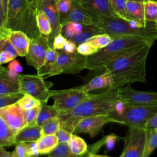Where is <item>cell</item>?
I'll return each mask as SVG.
<instances>
[{
    "label": "cell",
    "instance_id": "be15d7a7",
    "mask_svg": "<svg viewBox=\"0 0 157 157\" xmlns=\"http://www.w3.org/2000/svg\"><path fill=\"white\" fill-rule=\"evenodd\" d=\"M88 153H89V152H88H88H87L85 155H83V156H82V157H86V156L88 155Z\"/></svg>",
    "mask_w": 157,
    "mask_h": 157
},
{
    "label": "cell",
    "instance_id": "83f0119b",
    "mask_svg": "<svg viewBox=\"0 0 157 157\" xmlns=\"http://www.w3.org/2000/svg\"><path fill=\"white\" fill-rule=\"evenodd\" d=\"M36 23L40 34L49 36L52 33L51 21L47 15L41 10H37L36 13Z\"/></svg>",
    "mask_w": 157,
    "mask_h": 157
},
{
    "label": "cell",
    "instance_id": "836d02e7",
    "mask_svg": "<svg viewBox=\"0 0 157 157\" xmlns=\"http://www.w3.org/2000/svg\"><path fill=\"white\" fill-rule=\"evenodd\" d=\"M113 10L117 16L127 21H131L126 12V0H110Z\"/></svg>",
    "mask_w": 157,
    "mask_h": 157
},
{
    "label": "cell",
    "instance_id": "7dc6e473",
    "mask_svg": "<svg viewBox=\"0 0 157 157\" xmlns=\"http://www.w3.org/2000/svg\"><path fill=\"white\" fill-rule=\"evenodd\" d=\"M120 137L118 136H117V135L113 134H110V135H107L105 136V146L107 147V148L109 150H112L114 148L115 144L116 143V141L117 140V139H118Z\"/></svg>",
    "mask_w": 157,
    "mask_h": 157
},
{
    "label": "cell",
    "instance_id": "5b68a950",
    "mask_svg": "<svg viewBox=\"0 0 157 157\" xmlns=\"http://www.w3.org/2000/svg\"><path fill=\"white\" fill-rule=\"evenodd\" d=\"M37 10L26 0H9L8 11L5 24L11 30L21 31L31 39L40 33L36 23Z\"/></svg>",
    "mask_w": 157,
    "mask_h": 157
},
{
    "label": "cell",
    "instance_id": "d590c367",
    "mask_svg": "<svg viewBox=\"0 0 157 157\" xmlns=\"http://www.w3.org/2000/svg\"><path fill=\"white\" fill-rule=\"evenodd\" d=\"M41 105L36 106L31 109L25 110V118L26 121V126H35L37 124L38 115L40 112Z\"/></svg>",
    "mask_w": 157,
    "mask_h": 157
},
{
    "label": "cell",
    "instance_id": "44dd1931",
    "mask_svg": "<svg viewBox=\"0 0 157 157\" xmlns=\"http://www.w3.org/2000/svg\"><path fill=\"white\" fill-rule=\"evenodd\" d=\"M42 128L39 125L25 126L21 129L15 137V144L20 142H36L41 136Z\"/></svg>",
    "mask_w": 157,
    "mask_h": 157
},
{
    "label": "cell",
    "instance_id": "ee69618b",
    "mask_svg": "<svg viewBox=\"0 0 157 157\" xmlns=\"http://www.w3.org/2000/svg\"><path fill=\"white\" fill-rule=\"evenodd\" d=\"M73 133H71L64 129L60 128L55 134L58 139L59 143H67L71 139Z\"/></svg>",
    "mask_w": 157,
    "mask_h": 157
},
{
    "label": "cell",
    "instance_id": "d4e9b609",
    "mask_svg": "<svg viewBox=\"0 0 157 157\" xmlns=\"http://www.w3.org/2000/svg\"><path fill=\"white\" fill-rule=\"evenodd\" d=\"M67 144L72 154L77 157L83 156L88 152V145L82 137L77 136L76 134H72Z\"/></svg>",
    "mask_w": 157,
    "mask_h": 157
},
{
    "label": "cell",
    "instance_id": "1f68e13d",
    "mask_svg": "<svg viewBox=\"0 0 157 157\" xmlns=\"http://www.w3.org/2000/svg\"><path fill=\"white\" fill-rule=\"evenodd\" d=\"M113 40V38L106 33H102L95 35L86 40L94 47L101 50L108 45Z\"/></svg>",
    "mask_w": 157,
    "mask_h": 157
},
{
    "label": "cell",
    "instance_id": "6125c7cd",
    "mask_svg": "<svg viewBox=\"0 0 157 157\" xmlns=\"http://www.w3.org/2000/svg\"><path fill=\"white\" fill-rule=\"evenodd\" d=\"M155 28L156 30L157 31V22H156V23H155Z\"/></svg>",
    "mask_w": 157,
    "mask_h": 157
},
{
    "label": "cell",
    "instance_id": "9f6ffc18",
    "mask_svg": "<svg viewBox=\"0 0 157 157\" xmlns=\"http://www.w3.org/2000/svg\"><path fill=\"white\" fill-rule=\"evenodd\" d=\"M73 27H74L75 34H78L83 31L84 25L79 23H73Z\"/></svg>",
    "mask_w": 157,
    "mask_h": 157
},
{
    "label": "cell",
    "instance_id": "60d3db41",
    "mask_svg": "<svg viewBox=\"0 0 157 157\" xmlns=\"http://www.w3.org/2000/svg\"><path fill=\"white\" fill-rule=\"evenodd\" d=\"M15 145L13 152L17 157H31L29 150L28 143L20 142Z\"/></svg>",
    "mask_w": 157,
    "mask_h": 157
},
{
    "label": "cell",
    "instance_id": "8d00e7d4",
    "mask_svg": "<svg viewBox=\"0 0 157 157\" xmlns=\"http://www.w3.org/2000/svg\"><path fill=\"white\" fill-rule=\"evenodd\" d=\"M48 155L56 157H77L72 154L69 150L67 143L65 142L59 143L55 150Z\"/></svg>",
    "mask_w": 157,
    "mask_h": 157
},
{
    "label": "cell",
    "instance_id": "cb8c5ba5",
    "mask_svg": "<svg viewBox=\"0 0 157 157\" xmlns=\"http://www.w3.org/2000/svg\"><path fill=\"white\" fill-rule=\"evenodd\" d=\"M17 133L0 117V147L15 145V137Z\"/></svg>",
    "mask_w": 157,
    "mask_h": 157
},
{
    "label": "cell",
    "instance_id": "816d5d0a",
    "mask_svg": "<svg viewBox=\"0 0 157 157\" xmlns=\"http://www.w3.org/2000/svg\"><path fill=\"white\" fill-rule=\"evenodd\" d=\"M77 45L72 40H67V43L65 44L63 50L68 53H73L77 52Z\"/></svg>",
    "mask_w": 157,
    "mask_h": 157
},
{
    "label": "cell",
    "instance_id": "f1b7e54d",
    "mask_svg": "<svg viewBox=\"0 0 157 157\" xmlns=\"http://www.w3.org/2000/svg\"><path fill=\"white\" fill-rule=\"evenodd\" d=\"M157 147V128H146V140L143 157H149Z\"/></svg>",
    "mask_w": 157,
    "mask_h": 157
},
{
    "label": "cell",
    "instance_id": "e7e4bbea",
    "mask_svg": "<svg viewBox=\"0 0 157 157\" xmlns=\"http://www.w3.org/2000/svg\"><path fill=\"white\" fill-rule=\"evenodd\" d=\"M47 157H56V156H50V155H48V156H47Z\"/></svg>",
    "mask_w": 157,
    "mask_h": 157
},
{
    "label": "cell",
    "instance_id": "603a6c76",
    "mask_svg": "<svg viewBox=\"0 0 157 157\" xmlns=\"http://www.w3.org/2000/svg\"><path fill=\"white\" fill-rule=\"evenodd\" d=\"M58 58V50L50 47L47 52L45 61L42 66L37 71V74L44 78L48 77L53 69Z\"/></svg>",
    "mask_w": 157,
    "mask_h": 157
},
{
    "label": "cell",
    "instance_id": "9c48e42d",
    "mask_svg": "<svg viewBox=\"0 0 157 157\" xmlns=\"http://www.w3.org/2000/svg\"><path fill=\"white\" fill-rule=\"evenodd\" d=\"M86 59L87 56L82 55L77 52L68 53L64 50H58L56 63L48 77L61 74H75L78 73L85 69Z\"/></svg>",
    "mask_w": 157,
    "mask_h": 157
},
{
    "label": "cell",
    "instance_id": "c3c4849f",
    "mask_svg": "<svg viewBox=\"0 0 157 157\" xmlns=\"http://www.w3.org/2000/svg\"><path fill=\"white\" fill-rule=\"evenodd\" d=\"M0 71H2L9 78H10L15 82H18V78H19L20 74H18V73L13 71V70L9 69L8 67H3L2 66H1Z\"/></svg>",
    "mask_w": 157,
    "mask_h": 157
},
{
    "label": "cell",
    "instance_id": "74e56055",
    "mask_svg": "<svg viewBox=\"0 0 157 157\" xmlns=\"http://www.w3.org/2000/svg\"><path fill=\"white\" fill-rule=\"evenodd\" d=\"M23 96L21 93L0 95V109L17 103Z\"/></svg>",
    "mask_w": 157,
    "mask_h": 157
},
{
    "label": "cell",
    "instance_id": "d6986e66",
    "mask_svg": "<svg viewBox=\"0 0 157 157\" xmlns=\"http://www.w3.org/2000/svg\"><path fill=\"white\" fill-rule=\"evenodd\" d=\"M126 12L131 21H135L142 26L146 27L147 24L145 20L144 2L126 0Z\"/></svg>",
    "mask_w": 157,
    "mask_h": 157
},
{
    "label": "cell",
    "instance_id": "4fadbf2b",
    "mask_svg": "<svg viewBox=\"0 0 157 157\" xmlns=\"http://www.w3.org/2000/svg\"><path fill=\"white\" fill-rule=\"evenodd\" d=\"M109 123H117V121L109 115H98L85 118L77 124L74 133H88L91 137H95L103 126Z\"/></svg>",
    "mask_w": 157,
    "mask_h": 157
},
{
    "label": "cell",
    "instance_id": "e575fe53",
    "mask_svg": "<svg viewBox=\"0 0 157 157\" xmlns=\"http://www.w3.org/2000/svg\"><path fill=\"white\" fill-rule=\"evenodd\" d=\"M17 104L24 110H27L42 105V102L39 100L29 94H23L17 102Z\"/></svg>",
    "mask_w": 157,
    "mask_h": 157
},
{
    "label": "cell",
    "instance_id": "4316f807",
    "mask_svg": "<svg viewBox=\"0 0 157 157\" xmlns=\"http://www.w3.org/2000/svg\"><path fill=\"white\" fill-rule=\"evenodd\" d=\"M59 113V111L53 105H49L47 104H42L41 108L38 115L37 124L42 126L44 123L50 119L55 117H58Z\"/></svg>",
    "mask_w": 157,
    "mask_h": 157
},
{
    "label": "cell",
    "instance_id": "ba28073f",
    "mask_svg": "<svg viewBox=\"0 0 157 157\" xmlns=\"http://www.w3.org/2000/svg\"><path fill=\"white\" fill-rule=\"evenodd\" d=\"M50 94L53 100V105L60 113L74 109L92 96V94L85 91L82 86L64 90H51Z\"/></svg>",
    "mask_w": 157,
    "mask_h": 157
},
{
    "label": "cell",
    "instance_id": "7c38bea8",
    "mask_svg": "<svg viewBox=\"0 0 157 157\" xmlns=\"http://www.w3.org/2000/svg\"><path fill=\"white\" fill-rule=\"evenodd\" d=\"M128 83L119 90L120 99L126 103L145 105H157V93L134 90Z\"/></svg>",
    "mask_w": 157,
    "mask_h": 157
},
{
    "label": "cell",
    "instance_id": "f6af8a7d",
    "mask_svg": "<svg viewBox=\"0 0 157 157\" xmlns=\"http://www.w3.org/2000/svg\"><path fill=\"white\" fill-rule=\"evenodd\" d=\"M72 4V0H61L59 4L57 5L58 10L60 15L67 13L71 9Z\"/></svg>",
    "mask_w": 157,
    "mask_h": 157
},
{
    "label": "cell",
    "instance_id": "4dcf8cb0",
    "mask_svg": "<svg viewBox=\"0 0 157 157\" xmlns=\"http://www.w3.org/2000/svg\"><path fill=\"white\" fill-rule=\"evenodd\" d=\"M145 20L147 23L157 22V2L146 0L144 2Z\"/></svg>",
    "mask_w": 157,
    "mask_h": 157
},
{
    "label": "cell",
    "instance_id": "94428289",
    "mask_svg": "<svg viewBox=\"0 0 157 157\" xmlns=\"http://www.w3.org/2000/svg\"><path fill=\"white\" fill-rule=\"evenodd\" d=\"M61 0H55L56 3V5H58L59 3L61 2Z\"/></svg>",
    "mask_w": 157,
    "mask_h": 157
},
{
    "label": "cell",
    "instance_id": "db71d44e",
    "mask_svg": "<svg viewBox=\"0 0 157 157\" xmlns=\"http://www.w3.org/2000/svg\"><path fill=\"white\" fill-rule=\"evenodd\" d=\"M157 128V113L151 117L146 123L145 128Z\"/></svg>",
    "mask_w": 157,
    "mask_h": 157
},
{
    "label": "cell",
    "instance_id": "bcb514c9",
    "mask_svg": "<svg viewBox=\"0 0 157 157\" xmlns=\"http://www.w3.org/2000/svg\"><path fill=\"white\" fill-rule=\"evenodd\" d=\"M63 35L68 40H71V39L75 35V32L73 27V23H69L66 25H65L61 32Z\"/></svg>",
    "mask_w": 157,
    "mask_h": 157
},
{
    "label": "cell",
    "instance_id": "ffe728a7",
    "mask_svg": "<svg viewBox=\"0 0 157 157\" xmlns=\"http://www.w3.org/2000/svg\"><path fill=\"white\" fill-rule=\"evenodd\" d=\"M113 85V80L111 75L106 71L93 78L87 83L82 86V88L86 92L100 90L102 88H109Z\"/></svg>",
    "mask_w": 157,
    "mask_h": 157
},
{
    "label": "cell",
    "instance_id": "6f0895ef",
    "mask_svg": "<svg viewBox=\"0 0 157 157\" xmlns=\"http://www.w3.org/2000/svg\"><path fill=\"white\" fill-rule=\"evenodd\" d=\"M28 3L35 10L37 11V7H38V4L40 1V0H26Z\"/></svg>",
    "mask_w": 157,
    "mask_h": 157
},
{
    "label": "cell",
    "instance_id": "52a82bcc",
    "mask_svg": "<svg viewBox=\"0 0 157 157\" xmlns=\"http://www.w3.org/2000/svg\"><path fill=\"white\" fill-rule=\"evenodd\" d=\"M20 92L29 94L39 100L42 104H47L51 98L52 82H46L44 77L37 74H20L18 78Z\"/></svg>",
    "mask_w": 157,
    "mask_h": 157
},
{
    "label": "cell",
    "instance_id": "8992f818",
    "mask_svg": "<svg viewBox=\"0 0 157 157\" xmlns=\"http://www.w3.org/2000/svg\"><path fill=\"white\" fill-rule=\"evenodd\" d=\"M156 113L157 105L145 106L124 102V108L121 114L111 112L109 115L115 119L118 123L128 126L145 128L147 121Z\"/></svg>",
    "mask_w": 157,
    "mask_h": 157
},
{
    "label": "cell",
    "instance_id": "b9f144b4",
    "mask_svg": "<svg viewBox=\"0 0 157 157\" xmlns=\"http://www.w3.org/2000/svg\"><path fill=\"white\" fill-rule=\"evenodd\" d=\"M67 40H68L63 35V34L60 33L54 38L52 47L58 51L63 50L64 47L67 43Z\"/></svg>",
    "mask_w": 157,
    "mask_h": 157
},
{
    "label": "cell",
    "instance_id": "30bf717a",
    "mask_svg": "<svg viewBox=\"0 0 157 157\" xmlns=\"http://www.w3.org/2000/svg\"><path fill=\"white\" fill-rule=\"evenodd\" d=\"M123 139L124 147L120 157H143L146 140V128L128 126L126 136Z\"/></svg>",
    "mask_w": 157,
    "mask_h": 157
},
{
    "label": "cell",
    "instance_id": "7bdbcfd3",
    "mask_svg": "<svg viewBox=\"0 0 157 157\" xmlns=\"http://www.w3.org/2000/svg\"><path fill=\"white\" fill-rule=\"evenodd\" d=\"M9 0H0V15H1V26H3L6 21L8 11Z\"/></svg>",
    "mask_w": 157,
    "mask_h": 157
},
{
    "label": "cell",
    "instance_id": "3957f363",
    "mask_svg": "<svg viewBox=\"0 0 157 157\" xmlns=\"http://www.w3.org/2000/svg\"><path fill=\"white\" fill-rule=\"evenodd\" d=\"M155 40V39L151 37L139 36L115 37L105 47L87 56L85 69L93 71L104 69L115 59L147 45H152Z\"/></svg>",
    "mask_w": 157,
    "mask_h": 157
},
{
    "label": "cell",
    "instance_id": "ac0fdd59",
    "mask_svg": "<svg viewBox=\"0 0 157 157\" xmlns=\"http://www.w3.org/2000/svg\"><path fill=\"white\" fill-rule=\"evenodd\" d=\"M8 39L18 52L19 56H25L29 49L31 39L21 31L10 30Z\"/></svg>",
    "mask_w": 157,
    "mask_h": 157
},
{
    "label": "cell",
    "instance_id": "ab89813d",
    "mask_svg": "<svg viewBox=\"0 0 157 157\" xmlns=\"http://www.w3.org/2000/svg\"><path fill=\"white\" fill-rule=\"evenodd\" d=\"M99 50L94 47L90 44L87 42L82 43L77 45V52L83 56H89L97 53Z\"/></svg>",
    "mask_w": 157,
    "mask_h": 157
},
{
    "label": "cell",
    "instance_id": "f546056e",
    "mask_svg": "<svg viewBox=\"0 0 157 157\" xmlns=\"http://www.w3.org/2000/svg\"><path fill=\"white\" fill-rule=\"evenodd\" d=\"M99 34H102V33L96 28L93 26L84 25L83 31L78 34H75L69 40H72L78 45L82 43L86 42L87 40L93 36Z\"/></svg>",
    "mask_w": 157,
    "mask_h": 157
},
{
    "label": "cell",
    "instance_id": "5bb4252c",
    "mask_svg": "<svg viewBox=\"0 0 157 157\" xmlns=\"http://www.w3.org/2000/svg\"><path fill=\"white\" fill-rule=\"evenodd\" d=\"M91 17H118L110 0H72Z\"/></svg>",
    "mask_w": 157,
    "mask_h": 157
},
{
    "label": "cell",
    "instance_id": "f907efd6",
    "mask_svg": "<svg viewBox=\"0 0 157 157\" xmlns=\"http://www.w3.org/2000/svg\"><path fill=\"white\" fill-rule=\"evenodd\" d=\"M15 58L7 53L5 51L1 50L0 51V64L2 65L3 64L10 62Z\"/></svg>",
    "mask_w": 157,
    "mask_h": 157
},
{
    "label": "cell",
    "instance_id": "7402d4cb",
    "mask_svg": "<svg viewBox=\"0 0 157 157\" xmlns=\"http://www.w3.org/2000/svg\"><path fill=\"white\" fill-rule=\"evenodd\" d=\"M37 145L39 155L50 154L59 144L55 134L42 136L37 141Z\"/></svg>",
    "mask_w": 157,
    "mask_h": 157
},
{
    "label": "cell",
    "instance_id": "7a4b0ae2",
    "mask_svg": "<svg viewBox=\"0 0 157 157\" xmlns=\"http://www.w3.org/2000/svg\"><path fill=\"white\" fill-rule=\"evenodd\" d=\"M151 45L123 55L104 67L112 78V88L120 90L128 83H146V60Z\"/></svg>",
    "mask_w": 157,
    "mask_h": 157
},
{
    "label": "cell",
    "instance_id": "91938a15",
    "mask_svg": "<svg viewBox=\"0 0 157 157\" xmlns=\"http://www.w3.org/2000/svg\"><path fill=\"white\" fill-rule=\"evenodd\" d=\"M129 1H138V2H145L146 0H129Z\"/></svg>",
    "mask_w": 157,
    "mask_h": 157
},
{
    "label": "cell",
    "instance_id": "03108f58",
    "mask_svg": "<svg viewBox=\"0 0 157 157\" xmlns=\"http://www.w3.org/2000/svg\"><path fill=\"white\" fill-rule=\"evenodd\" d=\"M151 1H156V2H157V0H151Z\"/></svg>",
    "mask_w": 157,
    "mask_h": 157
},
{
    "label": "cell",
    "instance_id": "f35d334b",
    "mask_svg": "<svg viewBox=\"0 0 157 157\" xmlns=\"http://www.w3.org/2000/svg\"><path fill=\"white\" fill-rule=\"evenodd\" d=\"M3 50L8 53L14 58L19 56V54L7 37H0V51Z\"/></svg>",
    "mask_w": 157,
    "mask_h": 157
},
{
    "label": "cell",
    "instance_id": "681fc988",
    "mask_svg": "<svg viewBox=\"0 0 157 157\" xmlns=\"http://www.w3.org/2000/svg\"><path fill=\"white\" fill-rule=\"evenodd\" d=\"M7 67L18 74H20L23 71V67L21 65L18 60L15 59L9 63Z\"/></svg>",
    "mask_w": 157,
    "mask_h": 157
},
{
    "label": "cell",
    "instance_id": "e0dca14e",
    "mask_svg": "<svg viewBox=\"0 0 157 157\" xmlns=\"http://www.w3.org/2000/svg\"><path fill=\"white\" fill-rule=\"evenodd\" d=\"M69 23H79L85 26L93 25L92 18L73 1L71 9L60 15V23L63 28Z\"/></svg>",
    "mask_w": 157,
    "mask_h": 157
},
{
    "label": "cell",
    "instance_id": "f5cc1de1",
    "mask_svg": "<svg viewBox=\"0 0 157 157\" xmlns=\"http://www.w3.org/2000/svg\"><path fill=\"white\" fill-rule=\"evenodd\" d=\"M28 146L31 157H38V155H39V154L36 142H28Z\"/></svg>",
    "mask_w": 157,
    "mask_h": 157
},
{
    "label": "cell",
    "instance_id": "11a10c76",
    "mask_svg": "<svg viewBox=\"0 0 157 157\" xmlns=\"http://www.w3.org/2000/svg\"><path fill=\"white\" fill-rule=\"evenodd\" d=\"M0 157H17L14 152H10L4 148V147H0Z\"/></svg>",
    "mask_w": 157,
    "mask_h": 157
},
{
    "label": "cell",
    "instance_id": "2e32d148",
    "mask_svg": "<svg viewBox=\"0 0 157 157\" xmlns=\"http://www.w3.org/2000/svg\"><path fill=\"white\" fill-rule=\"evenodd\" d=\"M0 117L17 132L26 126L25 110L17 103L0 109Z\"/></svg>",
    "mask_w": 157,
    "mask_h": 157
},
{
    "label": "cell",
    "instance_id": "8fae6325",
    "mask_svg": "<svg viewBox=\"0 0 157 157\" xmlns=\"http://www.w3.org/2000/svg\"><path fill=\"white\" fill-rule=\"evenodd\" d=\"M48 37L42 34L31 38L29 49L25 56L28 65L34 67L37 71L44 63L47 52L50 47Z\"/></svg>",
    "mask_w": 157,
    "mask_h": 157
},
{
    "label": "cell",
    "instance_id": "9a60e30c",
    "mask_svg": "<svg viewBox=\"0 0 157 157\" xmlns=\"http://www.w3.org/2000/svg\"><path fill=\"white\" fill-rule=\"evenodd\" d=\"M39 9L43 11L51 21L52 33L48 36V41L50 46L52 47L54 38L61 33L63 30V27L60 23V14L55 0H40L37 7V10Z\"/></svg>",
    "mask_w": 157,
    "mask_h": 157
},
{
    "label": "cell",
    "instance_id": "277c9868",
    "mask_svg": "<svg viewBox=\"0 0 157 157\" xmlns=\"http://www.w3.org/2000/svg\"><path fill=\"white\" fill-rule=\"evenodd\" d=\"M93 26L102 33L110 35L113 39L123 36H139L157 39V31L155 23H148L142 26L135 21H127L119 17H91Z\"/></svg>",
    "mask_w": 157,
    "mask_h": 157
},
{
    "label": "cell",
    "instance_id": "680465c9",
    "mask_svg": "<svg viewBox=\"0 0 157 157\" xmlns=\"http://www.w3.org/2000/svg\"><path fill=\"white\" fill-rule=\"evenodd\" d=\"M88 155L86 156V157H111V156H109L107 155H96V153H93L90 152V151L88 150Z\"/></svg>",
    "mask_w": 157,
    "mask_h": 157
},
{
    "label": "cell",
    "instance_id": "6da1fadb",
    "mask_svg": "<svg viewBox=\"0 0 157 157\" xmlns=\"http://www.w3.org/2000/svg\"><path fill=\"white\" fill-rule=\"evenodd\" d=\"M120 100L119 90L112 87L101 93L92 94L74 109L59 113L60 128L74 133L77 124L82 119L98 115H109L115 111L116 104Z\"/></svg>",
    "mask_w": 157,
    "mask_h": 157
},
{
    "label": "cell",
    "instance_id": "d6a6232c",
    "mask_svg": "<svg viewBox=\"0 0 157 157\" xmlns=\"http://www.w3.org/2000/svg\"><path fill=\"white\" fill-rule=\"evenodd\" d=\"M61 127V121L59 117H53L47 121L41 126L42 134L52 135L56 134Z\"/></svg>",
    "mask_w": 157,
    "mask_h": 157
},
{
    "label": "cell",
    "instance_id": "484cf974",
    "mask_svg": "<svg viewBox=\"0 0 157 157\" xmlns=\"http://www.w3.org/2000/svg\"><path fill=\"white\" fill-rule=\"evenodd\" d=\"M17 93H20L18 82L9 78L0 71V95Z\"/></svg>",
    "mask_w": 157,
    "mask_h": 157
}]
</instances>
